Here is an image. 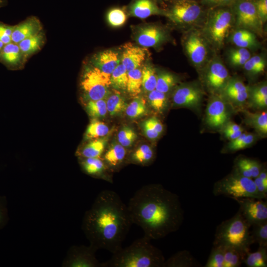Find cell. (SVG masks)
Returning <instances> with one entry per match:
<instances>
[{
    "instance_id": "484cf974",
    "label": "cell",
    "mask_w": 267,
    "mask_h": 267,
    "mask_svg": "<svg viewBox=\"0 0 267 267\" xmlns=\"http://www.w3.org/2000/svg\"><path fill=\"white\" fill-rule=\"evenodd\" d=\"M21 53L18 44L11 42L3 47L0 52V59L9 66H14L20 62Z\"/></svg>"
},
{
    "instance_id": "f1b7e54d",
    "label": "cell",
    "mask_w": 267,
    "mask_h": 267,
    "mask_svg": "<svg viewBox=\"0 0 267 267\" xmlns=\"http://www.w3.org/2000/svg\"><path fill=\"white\" fill-rule=\"evenodd\" d=\"M107 140L105 138L95 139L86 145L79 153L82 158H101Z\"/></svg>"
},
{
    "instance_id": "6f0895ef",
    "label": "cell",
    "mask_w": 267,
    "mask_h": 267,
    "mask_svg": "<svg viewBox=\"0 0 267 267\" xmlns=\"http://www.w3.org/2000/svg\"><path fill=\"white\" fill-rule=\"evenodd\" d=\"M237 0H202V2L212 6H222L235 2Z\"/></svg>"
},
{
    "instance_id": "d6a6232c",
    "label": "cell",
    "mask_w": 267,
    "mask_h": 267,
    "mask_svg": "<svg viewBox=\"0 0 267 267\" xmlns=\"http://www.w3.org/2000/svg\"><path fill=\"white\" fill-rule=\"evenodd\" d=\"M154 152L150 146L143 144L137 148L132 153L129 161L145 165L149 164L153 159Z\"/></svg>"
},
{
    "instance_id": "9f6ffc18",
    "label": "cell",
    "mask_w": 267,
    "mask_h": 267,
    "mask_svg": "<svg viewBox=\"0 0 267 267\" xmlns=\"http://www.w3.org/2000/svg\"><path fill=\"white\" fill-rule=\"evenodd\" d=\"M253 180L258 192L264 199L266 200L267 198V186L264 184L258 177L254 178Z\"/></svg>"
},
{
    "instance_id": "ab89813d",
    "label": "cell",
    "mask_w": 267,
    "mask_h": 267,
    "mask_svg": "<svg viewBox=\"0 0 267 267\" xmlns=\"http://www.w3.org/2000/svg\"><path fill=\"white\" fill-rule=\"evenodd\" d=\"M109 130L108 127L104 123L94 119L87 128L86 138L93 139L103 137L108 134Z\"/></svg>"
},
{
    "instance_id": "db71d44e",
    "label": "cell",
    "mask_w": 267,
    "mask_h": 267,
    "mask_svg": "<svg viewBox=\"0 0 267 267\" xmlns=\"http://www.w3.org/2000/svg\"><path fill=\"white\" fill-rule=\"evenodd\" d=\"M266 96H267V86L266 84L256 87L251 92V98L253 102Z\"/></svg>"
},
{
    "instance_id": "f5cc1de1",
    "label": "cell",
    "mask_w": 267,
    "mask_h": 267,
    "mask_svg": "<svg viewBox=\"0 0 267 267\" xmlns=\"http://www.w3.org/2000/svg\"><path fill=\"white\" fill-rule=\"evenodd\" d=\"M254 3L259 16L265 22L267 19V0H257Z\"/></svg>"
},
{
    "instance_id": "680465c9",
    "label": "cell",
    "mask_w": 267,
    "mask_h": 267,
    "mask_svg": "<svg viewBox=\"0 0 267 267\" xmlns=\"http://www.w3.org/2000/svg\"><path fill=\"white\" fill-rule=\"evenodd\" d=\"M242 133V129L236 131H224L225 137L231 141L239 137Z\"/></svg>"
},
{
    "instance_id": "44dd1931",
    "label": "cell",
    "mask_w": 267,
    "mask_h": 267,
    "mask_svg": "<svg viewBox=\"0 0 267 267\" xmlns=\"http://www.w3.org/2000/svg\"><path fill=\"white\" fill-rule=\"evenodd\" d=\"M41 30V25L37 19L30 18L19 25L13 26L11 35L12 42L18 44L25 39L33 36Z\"/></svg>"
},
{
    "instance_id": "7c38bea8",
    "label": "cell",
    "mask_w": 267,
    "mask_h": 267,
    "mask_svg": "<svg viewBox=\"0 0 267 267\" xmlns=\"http://www.w3.org/2000/svg\"><path fill=\"white\" fill-rule=\"evenodd\" d=\"M202 96V91L198 87L186 85L176 89L173 95V101L178 106L196 108L200 106Z\"/></svg>"
},
{
    "instance_id": "f6af8a7d",
    "label": "cell",
    "mask_w": 267,
    "mask_h": 267,
    "mask_svg": "<svg viewBox=\"0 0 267 267\" xmlns=\"http://www.w3.org/2000/svg\"><path fill=\"white\" fill-rule=\"evenodd\" d=\"M224 249L222 245H215L211 250L205 267H223Z\"/></svg>"
},
{
    "instance_id": "30bf717a",
    "label": "cell",
    "mask_w": 267,
    "mask_h": 267,
    "mask_svg": "<svg viewBox=\"0 0 267 267\" xmlns=\"http://www.w3.org/2000/svg\"><path fill=\"white\" fill-rule=\"evenodd\" d=\"M239 205V211L251 226L267 222V202L251 197L234 199Z\"/></svg>"
},
{
    "instance_id": "836d02e7",
    "label": "cell",
    "mask_w": 267,
    "mask_h": 267,
    "mask_svg": "<svg viewBox=\"0 0 267 267\" xmlns=\"http://www.w3.org/2000/svg\"><path fill=\"white\" fill-rule=\"evenodd\" d=\"M107 112L111 116L118 115L126 110L127 104L125 99L118 92L109 95L106 100Z\"/></svg>"
},
{
    "instance_id": "d590c367",
    "label": "cell",
    "mask_w": 267,
    "mask_h": 267,
    "mask_svg": "<svg viewBox=\"0 0 267 267\" xmlns=\"http://www.w3.org/2000/svg\"><path fill=\"white\" fill-rule=\"evenodd\" d=\"M128 71L122 63H119L111 74V85L118 90H126Z\"/></svg>"
},
{
    "instance_id": "603a6c76",
    "label": "cell",
    "mask_w": 267,
    "mask_h": 267,
    "mask_svg": "<svg viewBox=\"0 0 267 267\" xmlns=\"http://www.w3.org/2000/svg\"><path fill=\"white\" fill-rule=\"evenodd\" d=\"M127 151L119 143H114L104 154L103 160L110 169H117L125 160Z\"/></svg>"
},
{
    "instance_id": "83f0119b",
    "label": "cell",
    "mask_w": 267,
    "mask_h": 267,
    "mask_svg": "<svg viewBox=\"0 0 267 267\" xmlns=\"http://www.w3.org/2000/svg\"><path fill=\"white\" fill-rule=\"evenodd\" d=\"M223 267L241 266L248 253L230 246H224Z\"/></svg>"
},
{
    "instance_id": "be15d7a7",
    "label": "cell",
    "mask_w": 267,
    "mask_h": 267,
    "mask_svg": "<svg viewBox=\"0 0 267 267\" xmlns=\"http://www.w3.org/2000/svg\"><path fill=\"white\" fill-rule=\"evenodd\" d=\"M6 0H0V7L4 5L5 4Z\"/></svg>"
},
{
    "instance_id": "7a4b0ae2",
    "label": "cell",
    "mask_w": 267,
    "mask_h": 267,
    "mask_svg": "<svg viewBox=\"0 0 267 267\" xmlns=\"http://www.w3.org/2000/svg\"><path fill=\"white\" fill-rule=\"evenodd\" d=\"M133 224L128 211L119 195L111 190L101 191L85 214L82 229L90 245L96 251L112 254L122 248Z\"/></svg>"
},
{
    "instance_id": "8fae6325",
    "label": "cell",
    "mask_w": 267,
    "mask_h": 267,
    "mask_svg": "<svg viewBox=\"0 0 267 267\" xmlns=\"http://www.w3.org/2000/svg\"><path fill=\"white\" fill-rule=\"evenodd\" d=\"M202 8L191 0H178L166 15L172 21L180 24H190L196 21L202 14Z\"/></svg>"
},
{
    "instance_id": "7dc6e473",
    "label": "cell",
    "mask_w": 267,
    "mask_h": 267,
    "mask_svg": "<svg viewBox=\"0 0 267 267\" xmlns=\"http://www.w3.org/2000/svg\"><path fill=\"white\" fill-rule=\"evenodd\" d=\"M245 70L250 73L257 74L263 72L266 67V61L261 56L251 57L243 65Z\"/></svg>"
},
{
    "instance_id": "c3c4849f",
    "label": "cell",
    "mask_w": 267,
    "mask_h": 267,
    "mask_svg": "<svg viewBox=\"0 0 267 267\" xmlns=\"http://www.w3.org/2000/svg\"><path fill=\"white\" fill-rule=\"evenodd\" d=\"M127 16L124 10L119 7H114L109 10L107 14L108 23L113 27H119L126 22Z\"/></svg>"
},
{
    "instance_id": "5b68a950",
    "label": "cell",
    "mask_w": 267,
    "mask_h": 267,
    "mask_svg": "<svg viewBox=\"0 0 267 267\" xmlns=\"http://www.w3.org/2000/svg\"><path fill=\"white\" fill-rule=\"evenodd\" d=\"M213 192L215 196L224 195L233 199L245 197L264 199L258 192L253 179L233 171L216 182Z\"/></svg>"
},
{
    "instance_id": "6125c7cd",
    "label": "cell",
    "mask_w": 267,
    "mask_h": 267,
    "mask_svg": "<svg viewBox=\"0 0 267 267\" xmlns=\"http://www.w3.org/2000/svg\"><path fill=\"white\" fill-rule=\"evenodd\" d=\"M265 185L267 186V172L265 166H263L262 169L258 176Z\"/></svg>"
},
{
    "instance_id": "d4e9b609",
    "label": "cell",
    "mask_w": 267,
    "mask_h": 267,
    "mask_svg": "<svg viewBox=\"0 0 267 267\" xmlns=\"http://www.w3.org/2000/svg\"><path fill=\"white\" fill-rule=\"evenodd\" d=\"M200 264L187 250L179 251L165 261L164 267H194Z\"/></svg>"
},
{
    "instance_id": "ac0fdd59",
    "label": "cell",
    "mask_w": 267,
    "mask_h": 267,
    "mask_svg": "<svg viewBox=\"0 0 267 267\" xmlns=\"http://www.w3.org/2000/svg\"><path fill=\"white\" fill-rule=\"evenodd\" d=\"M223 89L227 98L237 105L243 104L248 97L247 87L241 81L237 79L229 80Z\"/></svg>"
},
{
    "instance_id": "e7e4bbea",
    "label": "cell",
    "mask_w": 267,
    "mask_h": 267,
    "mask_svg": "<svg viewBox=\"0 0 267 267\" xmlns=\"http://www.w3.org/2000/svg\"><path fill=\"white\" fill-rule=\"evenodd\" d=\"M4 44L0 40V52L4 46Z\"/></svg>"
},
{
    "instance_id": "ee69618b",
    "label": "cell",
    "mask_w": 267,
    "mask_h": 267,
    "mask_svg": "<svg viewBox=\"0 0 267 267\" xmlns=\"http://www.w3.org/2000/svg\"><path fill=\"white\" fill-rule=\"evenodd\" d=\"M251 226L250 233L253 243H258L259 246L267 247V222Z\"/></svg>"
},
{
    "instance_id": "f35d334b",
    "label": "cell",
    "mask_w": 267,
    "mask_h": 267,
    "mask_svg": "<svg viewBox=\"0 0 267 267\" xmlns=\"http://www.w3.org/2000/svg\"><path fill=\"white\" fill-rule=\"evenodd\" d=\"M148 100L151 107L160 113H162L167 106L168 99L166 93L156 89L149 92Z\"/></svg>"
},
{
    "instance_id": "cb8c5ba5",
    "label": "cell",
    "mask_w": 267,
    "mask_h": 267,
    "mask_svg": "<svg viewBox=\"0 0 267 267\" xmlns=\"http://www.w3.org/2000/svg\"><path fill=\"white\" fill-rule=\"evenodd\" d=\"M119 56L118 52L112 50H104L99 53L95 59V67L101 71L111 75L115 68L119 64Z\"/></svg>"
},
{
    "instance_id": "52a82bcc",
    "label": "cell",
    "mask_w": 267,
    "mask_h": 267,
    "mask_svg": "<svg viewBox=\"0 0 267 267\" xmlns=\"http://www.w3.org/2000/svg\"><path fill=\"white\" fill-rule=\"evenodd\" d=\"M232 21V13L228 8H218L211 13L206 31L214 43L219 45L222 44L228 36Z\"/></svg>"
},
{
    "instance_id": "277c9868",
    "label": "cell",
    "mask_w": 267,
    "mask_h": 267,
    "mask_svg": "<svg viewBox=\"0 0 267 267\" xmlns=\"http://www.w3.org/2000/svg\"><path fill=\"white\" fill-rule=\"evenodd\" d=\"M251 227L238 210L233 217L217 226L213 246H230L248 253L254 243Z\"/></svg>"
},
{
    "instance_id": "9a60e30c",
    "label": "cell",
    "mask_w": 267,
    "mask_h": 267,
    "mask_svg": "<svg viewBox=\"0 0 267 267\" xmlns=\"http://www.w3.org/2000/svg\"><path fill=\"white\" fill-rule=\"evenodd\" d=\"M165 39V32L159 27L153 25L140 28L135 36L137 43L141 46L145 47L158 45Z\"/></svg>"
},
{
    "instance_id": "d6986e66",
    "label": "cell",
    "mask_w": 267,
    "mask_h": 267,
    "mask_svg": "<svg viewBox=\"0 0 267 267\" xmlns=\"http://www.w3.org/2000/svg\"><path fill=\"white\" fill-rule=\"evenodd\" d=\"M129 10L132 16L140 19L146 18L152 15L167 14L152 0H134Z\"/></svg>"
},
{
    "instance_id": "94428289",
    "label": "cell",
    "mask_w": 267,
    "mask_h": 267,
    "mask_svg": "<svg viewBox=\"0 0 267 267\" xmlns=\"http://www.w3.org/2000/svg\"><path fill=\"white\" fill-rule=\"evenodd\" d=\"M255 105L260 108H265L267 105V96L257 99L253 102Z\"/></svg>"
},
{
    "instance_id": "91938a15",
    "label": "cell",
    "mask_w": 267,
    "mask_h": 267,
    "mask_svg": "<svg viewBox=\"0 0 267 267\" xmlns=\"http://www.w3.org/2000/svg\"><path fill=\"white\" fill-rule=\"evenodd\" d=\"M242 129L238 124L232 122L227 123L224 128V131H236Z\"/></svg>"
},
{
    "instance_id": "f907efd6",
    "label": "cell",
    "mask_w": 267,
    "mask_h": 267,
    "mask_svg": "<svg viewBox=\"0 0 267 267\" xmlns=\"http://www.w3.org/2000/svg\"><path fill=\"white\" fill-rule=\"evenodd\" d=\"M8 220L6 198L4 196L0 195V229L6 225Z\"/></svg>"
},
{
    "instance_id": "e575fe53",
    "label": "cell",
    "mask_w": 267,
    "mask_h": 267,
    "mask_svg": "<svg viewBox=\"0 0 267 267\" xmlns=\"http://www.w3.org/2000/svg\"><path fill=\"white\" fill-rule=\"evenodd\" d=\"M142 87V73L139 68L128 72V81L126 90L132 96H135L141 92Z\"/></svg>"
},
{
    "instance_id": "2e32d148",
    "label": "cell",
    "mask_w": 267,
    "mask_h": 267,
    "mask_svg": "<svg viewBox=\"0 0 267 267\" xmlns=\"http://www.w3.org/2000/svg\"><path fill=\"white\" fill-rule=\"evenodd\" d=\"M206 80L208 86L212 89H223L229 80L228 71L222 63L214 62L208 69Z\"/></svg>"
},
{
    "instance_id": "4fadbf2b",
    "label": "cell",
    "mask_w": 267,
    "mask_h": 267,
    "mask_svg": "<svg viewBox=\"0 0 267 267\" xmlns=\"http://www.w3.org/2000/svg\"><path fill=\"white\" fill-rule=\"evenodd\" d=\"M228 118V111L225 101L214 97L209 101L206 109V123L209 126L218 128L223 126Z\"/></svg>"
},
{
    "instance_id": "e0dca14e",
    "label": "cell",
    "mask_w": 267,
    "mask_h": 267,
    "mask_svg": "<svg viewBox=\"0 0 267 267\" xmlns=\"http://www.w3.org/2000/svg\"><path fill=\"white\" fill-rule=\"evenodd\" d=\"M146 52L142 48L131 43L126 44L122 55V64L128 71L138 68L145 59Z\"/></svg>"
},
{
    "instance_id": "6da1fadb",
    "label": "cell",
    "mask_w": 267,
    "mask_h": 267,
    "mask_svg": "<svg viewBox=\"0 0 267 267\" xmlns=\"http://www.w3.org/2000/svg\"><path fill=\"white\" fill-rule=\"evenodd\" d=\"M133 223L140 226L144 236L159 239L178 230L183 221L178 196L160 184L138 189L127 205Z\"/></svg>"
},
{
    "instance_id": "ba28073f",
    "label": "cell",
    "mask_w": 267,
    "mask_h": 267,
    "mask_svg": "<svg viewBox=\"0 0 267 267\" xmlns=\"http://www.w3.org/2000/svg\"><path fill=\"white\" fill-rule=\"evenodd\" d=\"M236 2L234 13L237 25L261 33L263 22L259 16L254 2L249 0H239Z\"/></svg>"
},
{
    "instance_id": "681fc988",
    "label": "cell",
    "mask_w": 267,
    "mask_h": 267,
    "mask_svg": "<svg viewBox=\"0 0 267 267\" xmlns=\"http://www.w3.org/2000/svg\"><path fill=\"white\" fill-rule=\"evenodd\" d=\"M137 138L134 130L127 126L124 127L118 134L119 143L124 147H130Z\"/></svg>"
},
{
    "instance_id": "11a10c76",
    "label": "cell",
    "mask_w": 267,
    "mask_h": 267,
    "mask_svg": "<svg viewBox=\"0 0 267 267\" xmlns=\"http://www.w3.org/2000/svg\"><path fill=\"white\" fill-rule=\"evenodd\" d=\"M255 136L250 134H247L242 141L235 146L232 151L243 149L252 144L255 140Z\"/></svg>"
},
{
    "instance_id": "8d00e7d4",
    "label": "cell",
    "mask_w": 267,
    "mask_h": 267,
    "mask_svg": "<svg viewBox=\"0 0 267 267\" xmlns=\"http://www.w3.org/2000/svg\"><path fill=\"white\" fill-rule=\"evenodd\" d=\"M142 128L145 135L151 139L157 138L163 131L162 123L156 117H151L144 121Z\"/></svg>"
},
{
    "instance_id": "4316f807",
    "label": "cell",
    "mask_w": 267,
    "mask_h": 267,
    "mask_svg": "<svg viewBox=\"0 0 267 267\" xmlns=\"http://www.w3.org/2000/svg\"><path fill=\"white\" fill-rule=\"evenodd\" d=\"M231 39L232 42L238 47L251 48L257 44L255 34L252 31L245 29L235 32Z\"/></svg>"
},
{
    "instance_id": "ffe728a7",
    "label": "cell",
    "mask_w": 267,
    "mask_h": 267,
    "mask_svg": "<svg viewBox=\"0 0 267 267\" xmlns=\"http://www.w3.org/2000/svg\"><path fill=\"white\" fill-rule=\"evenodd\" d=\"M80 162L83 170L87 174L112 182L107 173L109 169L101 158H82Z\"/></svg>"
},
{
    "instance_id": "74e56055",
    "label": "cell",
    "mask_w": 267,
    "mask_h": 267,
    "mask_svg": "<svg viewBox=\"0 0 267 267\" xmlns=\"http://www.w3.org/2000/svg\"><path fill=\"white\" fill-rule=\"evenodd\" d=\"M142 87L147 92L155 89L157 75L154 68L149 65L144 66L141 70Z\"/></svg>"
},
{
    "instance_id": "60d3db41",
    "label": "cell",
    "mask_w": 267,
    "mask_h": 267,
    "mask_svg": "<svg viewBox=\"0 0 267 267\" xmlns=\"http://www.w3.org/2000/svg\"><path fill=\"white\" fill-rule=\"evenodd\" d=\"M176 77L171 73L161 72L157 75L155 89L166 93L176 84Z\"/></svg>"
},
{
    "instance_id": "f546056e",
    "label": "cell",
    "mask_w": 267,
    "mask_h": 267,
    "mask_svg": "<svg viewBox=\"0 0 267 267\" xmlns=\"http://www.w3.org/2000/svg\"><path fill=\"white\" fill-rule=\"evenodd\" d=\"M248 267H267V247L259 246L257 251L249 252L243 261Z\"/></svg>"
},
{
    "instance_id": "1f68e13d",
    "label": "cell",
    "mask_w": 267,
    "mask_h": 267,
    "mask_svg": "<svg viewBox=\"0 0 267 267\" xmlns=\"http://www.w3.org/2000/svg\"><path fill=\"white\" fill-rule=\"evenodd\" d=\"M247 122L259 134L265 136L267 134V113H247Z\"/></svg>"
},
{
    "instance_id": "bcb514c9",
    "label": "cell",
    "mask_w": 267,
    "mask_h": 267,
    "mask_svg": "<svg viewBox=\"0 0 267 267\" xmlns=\"http://www.w3.org/2000/svg\"><path fill=\"white\" fill-rule=\"evenodd\" d=\"M250 57V52L246 48L233 49L229 54L230 62L234 66H243Z\"/></svg>"
},
{
    "instance_id": "4dcf8cb0",
    "label": "cell",
    "mask_w": 267,
    "mask_h": 267,
    "mask_svg": "<svg viewBox=\"0 0 267 267\" xmlns=\"http://www.w3.org/2000/svg\"><path fill=\"white\" fill-rule=\"evenodd\" d=\"M43 42V33L40 32L22 40L18 45L21 53L27 55L39 49Z\"/></svg>"
},
{
    "instance_id": "816d5d0a",
    "label": "cell",
    "mask_w": 267,
    "mask_h": 267,
    "mask_svg": "<svg viewBox=\"0 0 267 267\" xmlns=\"http://www.w3.org/2000/svg\"><path fill=\"white\" fill-rule=\"evenodd\" d=\"M13 29V26L0 23V40L4 45L12 42L11 37Z\"/></svg>"
},
{
    "instance_id": "7402d4cb",
    "label": "cell",
    "mask_w": 267,
    "mask_h": 267,
    "mask_svg": "<svg viewBox=\"0 0 267 267\" xmlns=\"http://www.w3.org/2000/svg\"><path fill=\"white\" fill-rule=\"evenodd\" d=\"M263 165L257 160L245 157L238 158L235 161L233 172L252 179L258 177Z\"/></svg>"
},
{
    "instance_id": "3957f363",
    "label": "cell",
    "mask_w": 267,
    "mask_h": 267,
    "mask_svg": "<svg viewBox=\"0 0 267 267\" xmlns=\"http://www.w3.org/2000/svg\"><path fill=\"white\" fill-rule=\"evenodd\" d=\"M144 236L130 246L113 254L102 267H164L165 261L162 251Z\"/></svg>"
},
{
    "instance_id": "8992f818",
    "label": "cell",
    "mask_w": 267,
    "mask_h": 267,
    "mask_svg": "<svg viewBox=\"0 0 267 267\" xmlns=\"http://www.w3.org/2000/svg\"><path fill=\"white\" fill-rule=\"evenodd\" d=\"M110 77L111 75L104 73L95 66L87 69L81 81L86 98L89 101L107 98L111 86Z\"/></svg>"
},
{
    "instance_id": "b9f144b4",
    "label": "cell",
    "mask_w": 267,
    "mask_h": 267,
    "mask_svg": "<svg viewBox=\"0 0 267 267\" xmlns=\"http://www.w3.org/2000/svg\"><path fill=\"white\" fill-rule=\"evenodd\" d=\"M86 110L92 118L104 117L107 113L106 100L103 99L89 100L86 105Z\"/></svg>"
},
{
    "instance_id": "9c48e42d",
    "label": "cell",
    "mask_w": 267,
    "mask_h": 267,
    "mask_svg": "<svg viewBox=\"0 0 267 267\" xmlns=\"http://www.w3.org/2000/svg\"><path fill=\"white\" fill-rule=\"evenodd\" d=\"M96 250L91 245L71 246L62 263L63 267H102L95 257Z\"/></svg>"
},
{
    "instance_id": "7bdbcfd3",
    "label": "cell",
    "mask_w": 267,
    "mask_h": 267,
    "mask_svg": "<svg viewBox=\"0 0 267 267\" xmlns=\"http://www.w3.org/2000/svg\"><path fill=\"white\" fill-rule=\"evenodd\" d=\"M127 115L131 118H137L144 115L147 112L145 100L142 98L134 99L126 109Z\"/></svg>"
},
{
    "instance_id": "5bb4252c",
    "label": "cell",
    "mask_w": 267,
    "mask_h": 267,
    "mask_svg": "<svg viewBox=\"0 0 267 267\" xmlns=\"http://www.w3.org/2000/svg\"><path fill=\"white\" fill-rule=\"evenodd\" d=\"M185 48L193 64H202L207 58L208 50L204 40L198 34L193 33L185 41Z\"/></svg>"
}]
</instances>
